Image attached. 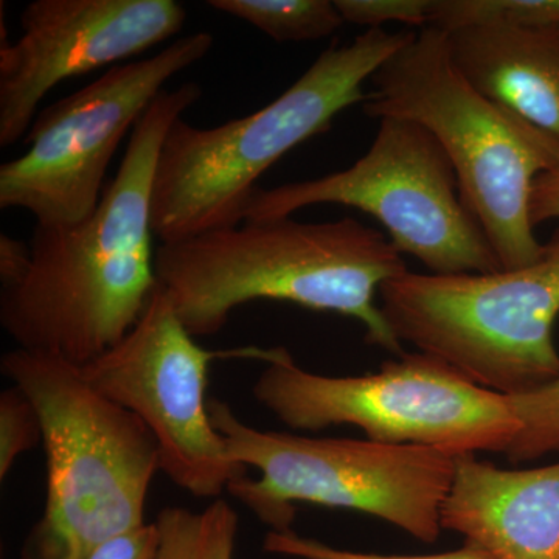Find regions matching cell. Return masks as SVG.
I'll list each match as a JSON object with an SVG mask.
<instances>
[{
	"mask_svg": "<svg viewBox=\"0 0 559 559\" xmlns=\"http://www.w3.org/2000/svg\"><path fill=\"white\" fill-rule=\"evenodd\" d=\"M187 10L176 0H35L21 38L0 46V146L31 130L62 81L139 57L178 35Z\"/></svg>",
	"mask_w": 559,
	"mask_h": 559,
	"instance_id": "7c38bea8",
	"label": "cell"
},
{
	"mask_svg": "<svg viewBox=\"0 0 559 559\" xmlns=\"http://www.w3.org/2000/svg\"><path fill=\"white\" fill-rule=\"evenodd\" d=\"M207 5L248 22L277 43L326 38L345 24L334 0H209Z\"/></svg>",
	"mask_w": 559,
	"mask_h": 559,
	"instance_id": "2e32d148",
	"label": "cell"
},
{
	"mask_svg": "<svg viewBox=\"0 0 559 559\" xmlns=\"http://www.w3.org/2000/svg\"><path fill=\"white\" fill-rule=\"evenodd\" d=\"M447 36L452 62L474 90L559 142V28L492 22Z\"/></svg>",
	"mask_w": 559,
	"mask_h": 559,
	"instance_id": "5bb4252c",
	"label": "cell"
},
{
	"mask_svg": "<svg viewBox=\"0 0 559 559\" xmlns=\"http://www.w3.org/2000/svg\"><path fill=\"white\" fill-rule=\"evenodd\" d=\"M267 554L299 559H496L476 544L465 543L457 550L433 555H380L337 549L322 540L305 538L294 530L274 532L270 530L263 543Z\"/></svg>",
	"mask_w": 559,
	"mask_h": 559,
	"instance_id": "ffe728a7",
	"label": "cell"
},
{
	"mask_svg": "<svg viewBox=\"0 0 559 559\" xmlns=\"http://www.w3.org/2000/svg\"><path fill=\"white\" fill-rule=\"evenodd\" d=\"M528 215L533 227L559 218V160L533 182Z\"/></svg>",
	"mask_w": 559,
	"mask_h": 559,
	"instance_id": "603a6c76",
	"label": "cell"
},
{
	"mask_svg": "<svg viewBox=\"0 0 559 559\" xmlns=\"http://www.w3.org/2000/svg\"><path fill=\"white\" fill-rule=\"evenodd\" d=\"M194 340L157 286L134 329L80 369L92 388L150 429L173 484L216 500L248 477L213 425L207 400L210 364L238 352H210Z\"/></svg>",
	"mask_w": 559,
	"mask_h": 559,
	"instance_id": "8fae6325",
	"label": "cell"
},
{
	"mask_svg": "<svg viewBox=\"0 0 559 559\" xmlns=\"http://www.w3.org/2000/svg\"><path fill=\"white\" fill-rule=\"evenodd\" d=\"M380 310L400 342L502 396L559 374V231L539 261L489 274H414L380 288Z\"/></svg>",
	"mask_w": 559,
	"mask_h": 559,
	"instance_id": "ba28073f",
	"label": "cell"
},
{
	"mask_svg": "<svg viewBox=\"0 0 559 559\" xmlns=\"http://www.w3.org/2000/svg\"><path fill=\"white\" fill-rule=\"evenodd\" d=\"M255 359L266 369L253 382V399L297 432L349 425L378 443L465 455L503 454L520 430L507 396L425 353H404L362 377L312 373L283 347L259 348Z\"/></svg>",
	"mask_w": 559,
	"mask_h": 559,
	"instance_id": "52a82bcc",
	"label": "cell"
},
{
	"mask_svg": "<svg viewBox=\"0 0 559 559\" xmlns=\"http://www.w3.org/2000/svg\"><path fill=\"white\" fill-rule=\"evenodd\" d=\"M159 527L156 522H146L106 540L86 559H159Z\"/></svg>",
	"mask_w": 559,
	"mask_h": 559,
	"instance_id": "7402d4cb",
	"label": "cell"
},
{
	"mask_svg": "<svg viewBox=\"0 0 559 559\" xmlns=\"http://www.w3.org/2000/svg\"><path fill=\"white\" fill-rule=\"evenodd\" d=\"M559 28V0H432L428 27L443 33L473 25Z\"/></svg>",
	"mask_w": 559,
	"mask_h": 559,
	"instance_id": "e0dca14e",
	"label": "cell"
},
{
	"mask_svg": "<svg viewBox=\"0 0 559 559\" xmlns=\"http://www.w3.org/2000/svg\"><path fill=\"white\" fill-rule=\"evenodd\" d=\"M31 264V245L0 235V282L2 288L14 285L24 277Z\"/></svg>",
	"mask_w": 559,
	"mask_h": 559,
	"instance_id": "cb8c5ba5",
	"label": "cell"
},
{
	"mask_svg": "<svg viewBox=\"0 0 559 559\" xmlns=\"http://www.w3.org/2000/svg\"><path fill=\"white\" fill-rule=\"evenodd\" d=\"M440 521L496 559H559V462L502 469L457 455Z\"/></svg>",
	"mask_w": 559,
	"mask_h": 559,
	"instance_id": "4fadbf2b",
	"label": "cell"
},
{
	"mask_svg": "<svg viewBox=\"0 0 559 559\" xmlns=\"http://www.w3.org/2000/svg\"><path fill=\"white\" fill-rule=\"evenodd\" d=\"M370 119L421 124L447 153L460 197L480 224L502 270L540 260L546 245L528 215L533 182L559 160V142L520 114L489 100L451 60L447 33L425 27L371 76Z\"/></svg>",
	"mask_w": 559,
	"mask_h": 559,
	"instance_id": "5b68a950",
	"label": "cell"
},
{
	"mask_svg": "<svg viewBox=\"0 0 559 559\" xmlns=\"http://www.w3.org/2000/svg\"><path fill=\"white\" fill-rule=\"evenodd\" d=\"M154 522L159 559H234L240 518L227 500H213L202 511L165 507Z\"/></svg>",
	"mask_w": 559,
	"mask_h": 559,
	"instance_id": "9a60e30c",
	"label": "cell"
},
{
	"mask_svg": "<svg viewBox=\"0 0 559 559\" xmlns=\"http://www.w3.org/2000/svg\"><path fill=\"white\" fill-rule=\"evenodd\" d=\"M414 32L382 28L333 46L270 105L215 128L179 119L165 135L151 191L154 238L173 242L240 226L257 180L290 150L366 102L362 86Z\"/></svg>",
	"mask_w": 559,
	"mask_h": 559,
	"instance_id": "3957f363",
	"label": "cell"
},
{
	"mask_svg": "<svg viewBox=\"0 0 559 559\" xmlns=\"http://www.w3.org/2000/svg\"><path fill=\"white\" fill-rule=\"evenodd\" d=\"M202 97L164 91L143 114L119 173L90 218L36 226L24 277L0 293V323L17 348L86 366L119 344L156 293L151 191L165 135Z\"/></svg>",
	"mask_w": 559,
	"mask_h": 559,
	"instance_id": "6da1fadb",
	"label": "cell"
},
{
	"mask_svg": "<svg viewBox=\"0 0 559 559\" xmlns=\"http://www.w3.org/2000/svg\"><path fill=\"white\" fill-rule=\"evenodd\" d=\"M154 267L191 336L219 333L250 301L280 300L359 320L370 345L404 355L374 296L406 264L384 234L359 221L241 223L160 242Z\"/></svg>",
	"mask_w": 559,
	"mask_h": 559,
	"instance_id": "7a4b0ae2",
	"label": "cell"
},
{
	"mask_svg": "<svg viewBox=\"0 0 559 559\" xmlns=\"http://www.w3.org/2000/svg\"><path fill=\"white\" fill-rule=\"evenodd\" d=\"M322 204L369 213L388 229L400 253L415 257L432 274L502 270L463 204L457 175L439 140L415 121L381 119L370 150L345 170L274 189L257 187L242 223L290 218Z\"/></svg>",
	"mask_w": 559,
	"mask_h": 559,
	"instance_id": "9c48e42d",
	"label": "cell"
},
{
	"mask_svg": "<svg viewBox=\"0 0 559 559\" xmlns=\"http://www.w3.org/2000/svg\"><path fill=\"white\" fill-rule=\"evenodd\" d=\"M197 32L154 57L114 66L69 97L47 106L25 135L28 150L0 167V209L27 210L36 226H73L100 204L103 182L121 140L165 84L212 50Z\"/></svg>",
	"mask_w": 559,
	"mask_h": 559,
	"instance_id": "30bf717a",
	"label": "cell"
},
{
	"mask_svg": "<svg viewBox=\"0 0 559 559\" xmlns=\"http://www.w3.org/2000/svg\"><path fill=\"white\" fill-rule=\"evenodd\" d=\"M430 2L432 0H334L344 22L369 27V31L389 22L428 27Z\"/></svg>",
	"mask_w": 559,
	"mask_h": 559,
	"instance_id": "44dd1931",
	"label": "cell"
},
{
	"mask_svg": "<svg viewBox=\"0 0 559 559\" xmlns=\"http://www.w3.org/2000/svg\"><path fill=\"white\" fill-rule=\"evenodd\" d=\"M43 443L39 412L24 390L10 385L0 393V479L25 452Z\"/></svg>",
	"mask_w": 559,
	"mask_h": 559,
	"instance_id": "d6986e66",
	"label": "cell"
},
{
	"mask_svg": "<svg viewBox=\"0 0 559 559\" xmlns=\"http://www.w3.org/2000/svg\"><path fill=\"white\" fill-rule=\"evenodd\" d=\"M209 409L231 459L260 473L257 480L235 481L230 495L274 532L293 530L299 502L360 511L423 543H436L443 532L441 507L457 455L415 444L257 429L216 399Z\"/></svg>",
	"mask_w": 559,
	"mask_h": 559,
	"instance_id": "8992f818",
	"label": "cell"
},
{
	"mask_svg": "<svg viewBox=\"0 0 559 559\" xmlns=\"http://www.w3.org/2000/svg\"><path fill=\"white\" fill-rule=\"evenodd\" d=\"M0 370L38 409L46 451V503L20 559H86L146 524L150 487L162 473L150 429L58 356L14 348Z\"/></svg>",
	"mask_w": 559,
	"mask_h": 559,
	"instance_id": "277c9868",
	"label": "cell"
},
{
	"mask_svg": "<svg viewBox=\"0 0 559 559\" xmlns=\"http://www.w3.org/2000/svg\"><path fill=\"white\" fill-rule=\"evenodd\" d=\"M520 430L503 452L514 465L559 455V374L539 388L507 396Z\"/></svg>",
	"mask_w": 559,
	"mask_h": 559,
	"instance_id": "ac0fdd59",
	"label": "cell"
}]
</instances>
